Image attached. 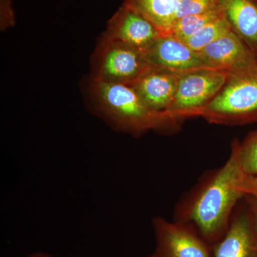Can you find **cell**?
Returning a JSON list of instances; mask_svg holds the SVG:
<instances>
[{
	"mask_svg": "<svg viewBox=\"0 0 257 257\" xmlns=\"http://www.w3.org/2000/svg\"><path fill=\"white\" fill-rule=\"evenodd\" d=\"M231 30L257 57L256 0H217Z\"/></svg>",
	"mask_w": 257,
	"mask_h": 257,
	"instance_id": "cell-12",
	"label": "cell"
},
{
	"mask_svg": "<svg viewBox=\"0 0 257 257\" xmlns=\"http://www.w3.org/2000/svg\"><path fill=\"white\" fill-rule=\"evenodd\" d=\"M209 68L234 72L257 64V57L232 30L199 52Z\"/></svg>",
	"mask_w": 257,
	"mask_h": 257,
	"instance_id": "cell-9",
	"label": "cell"
},
{
	"mask_svg": "<svg viewBox=\"0 0 257 257\" xmlns=\"http://www.w3.org/2000/svg\"><path fill=\"white\" fill-rule=\"evenodd\" d=\"M224 15L220 7L201 14L189 15L179 19L172 26L170 35L181 40H185Z\"/></svg>",
	"mask_w": 257,
	"mask_h": 257,
	"instance_id": "cell-14",
	"label": "cell"
},
{
	"mask_svg": "<svg viewBox=\"0 0 257 257\" xmlns=\"http://www.w3.org/2000/svg\"><path fill=\"white\" fill-rule=\"evenodd\" d=\"M234 142L239 150L245 175L257 176V130L248 133L242 142Z\"/></svg>",
	"mask_w": 257,
	"mask_h": 257,
	"instance_id": "cell-16",
	"label": "cell"
},
{
	"mask_svg": "<svg viewBox=\"0 0 257 257\" xmlns=\"http://www.w3.org/2000/svg\"><path fill=\"white\" fill-rule=\"evenodd\" d=\"M145 54L150 67L175 73L207 67L199 52L171 35H161Z\"/></svg>",
	"mask_w": 257,
	"mask_h": 257,
	"instance_id": "cell-8",
	"label": "cell"
},
{
	"mask_svg": "<svg viewBox=\"0 0 257 257\" xmlns=\"http://www.w3.org/2000/svg\"><path fill=\"white\" fill-rule=\"evenodd\" d=\"M152 226L156 257H210L207 244L187 223L157 216L152 219Z\"/></svg>",
	"mask_w": 257,
	"mask_h": 257,
	"instance_id": "cell-6",
	"label": "cell"
},
{
	"mask_svg": "<svg viewBox=\"0 0 257 257\" xmlns=\"http://www.w3.org/2000/svg\"><path fill=\"white\" fill-rule=\"evenodd\" d=\"M24 257H59L55 256V255L51 254V253L44 252V251H35L29 253L27 256Z\"/></svg>",
	"mask_w": 257,
	"mask_h": 257,
	"instance_id": "cell-21",
	"label": "cell"
},
{
	"mask_svg": "<svg viewBox=\"0 0 257 257\" xmlns=\"http://www.w3.org/2000/svg\"><path fill=\"white\" fill-rule=\"evenodd\" d=\"M149 257H156V256H155V253H153V254L151 255V256H150Z\"/></svg>",
	"mask_w": 257,
	"mask_h": 257,
	"instance_id": "cell-22",
	"label": "cell"
},
{
	"mask_svg": "<svg viewBox=\"0 0 257 257\" xmlns=\"http://www.w3.org/2000/svg\"><path fill=\"white\" fill-rule=\"evenodd\" d=\"M213 257H257V236L248 207L233 214Z\"/></svg>",
	"mask_w": 257,
	"mask_h": 257,
	"instance_id": "cell-10",
	"label": "cell"
},
{
	"mask_svg": "<svg viewBox=\"0 0 257 257\" xmlns=\"http://www.w3.org/2000/svg\"><path fill=\"white\" fill-rule=\"evenodd\" d=\"M15 22V13L11 0H1V28L13 26Z\"/></svg>",
	"mask_w": 257,
	"mask_h": 257,
	"instance_id": "cell-18",
	"label": "cell"
},
{
	"mask_svg": "<svg viewBox=\"0 0 257 257\" xmlns=\"http://www.w3.org/2000/svg\"><path fill=\"white\" fill-rule=\"evenodd\" d=\"M162 35L143 15L123 3L107 23L104 36L146 52Z\"/></svg>",
	"mask_w": 257,
	"mask_h": 257,
	"instance_id": "cell-7",
	"label": "cell"
},
{
	"mask_svg": "<svg viewBox=\"0 0 257 257\" xmlns=\"http://www.w3.org/2000/svg\"><path fill=\"white\" fill-rule=\"evenodd\" d=\"M179 74L150 67L135 82L128 84L149 107L166 111L175 96Z\"/></svg>",
	"mask_w": 257,
	"mask_h": 257,
	"instance_id": "cell-11",
	"label": "cell"
},
{
	"mask_svg": "<svg viewBox=\"0 0 257 257\" xmlns=\"http://www.w3.org/2000/svg\"><path fill=\"white\" fill-rule=\"evenodd\" d=\"M248 207L252 217L253 226L257 236V197L251 195L245 196Z\"/></svg>",
	"mask_w": 257,
	"mask_h": 257,
	"instance_id": "cell-20",
	"label": "cell"
},
{
	"mask_svg": "<svg viewBox=\"0 0 257 257\" xmlns=\"http://www.w3.org/2000/svg\"><path fill=\"white\" fill-rule=\"evenodd\" d=\"M92 91L98 114L119 131L138 137L152 130L176 132L182 125L149 107L128 84L92 80Z\"/></svg>",
	"mask_w": 257,
	"mask_h": 257,
	"instance_id": "cell-2",
	"label": "cell"
},
{
	"mask_svg": "<svg viewBox=\"0 0 257 257\" xmlns=\"http://www.w3.org/2000/svg\"><path fill=\"white\" fill-rule=\"evenodd\" d=\"M245 175L239 150L233 141L229 159L204 179L184 203L179 221L192 222L205 239H220L229 226L236 204L245 197L238 188Z\"/></svg>",
	"mask_w": 257,
	"mask_h": 257,
	"instance_id": "cell-1",
	"label": "cell"
},
{
	"mask_svg": "<svg viewBox=\"0 0 257 257\" xmlns=\"http://www.w3.org/2000/svg\"><path fill=\"white\" fill-rule=\"evenodd\" d=\"M238 188L245 196L257 197V176H243L238 183Z\"/></svg>",
	"mask_w": 257,
	"mask_h": 257,
	"instance_id": "cell-19",
	"label": "cell"
},
{
	"mask_svg": "<svg viewBox=\"0 0 257 257\" xmlns=\"http://www.w3.org/2000/svg\"><path fill=\"white\" fill-rule=\"evenodd\" d=\"M199 117L224 126L257 122V64L228 72L222 88Z\"/></svg>",
	"mask_w": 257,
	"mask_h": 257,
	"instance_id": "cell-3",
	"label": "cell"
},
{
	"mask_svg": "<svg viewBox=\"0 0 257 257\" xmlns=\"http://www.w3.org/2000/svg\"><path fill=\"white\" fill-rule=\"evenodd\" d=\"M231 30L229 22L223 15L183 41L192 50L199 52Z\"/></svg>",
	"mask_w": 257,
	"mask_h": 257,
	"instance_id": "cell-15",
	"label": "cell"
},
{
	"mask_svg": "<svg viewBox=\"0 0 257 257\" xmlns=\"http://www.w3.org/2000/svg\"><path fill=\"white\" fill-rule=\"evenodd\" d=\"M181 2L182 0H123L124 4L148 19L162 35H170Z\"/></svg>",
	"mask_w": 257,
	"mask_h": 257,
	"instance_id": "cell-13",
	"label": "cell"
},
{
	"mask_svg": "<svg viewBox=\"0 0 257 257\" xmlns=\"http://www.w3.org/2000/svg\"><path fill=\"white\" fill-rule=\"evenodd\" d=\"M218 6L219 4L217 0H182L175 22L184 17L205 13Z\"/></svg>",
	"mask_w": 257,
	"mask_h": 257,
	"instance_id": "cell-17",
	"label": "cell"
},
{
	"mask_svg": "<svg viewBox=\"0 0 257 257\" xmlns=\"http://www.w3.org/2000/svg\"><path fill=\"white\" fill-rule=\"evenodd\" d=\"M150 67L143 51L103 35L93 57L92 80L130 84Z\"/></svg>",
	"mask_w": 257,
	"mask_h": 257,
	"instance_id": "cell-5",
	"label": "cell"
},
{
	"mask_svg": "<svg viewBox=\"0 0 257 257\" xmlns=\"http://www.w3.org/2000/svg\"><path fill=\"white\" fill-rule=\"evenodd\" d=\"M227 77L226 71L209 67L179 74L173 100L166 112L181 123L199 117L202 109L220 91Z\"/></svg>",
	"mask_w": 257,
	"mask_h": 257,
	"instance_id": "cell-4",
	"label": "cell"
}]
</instances>
